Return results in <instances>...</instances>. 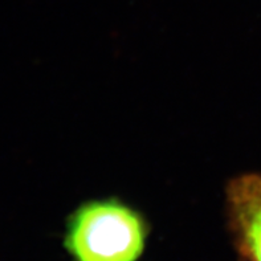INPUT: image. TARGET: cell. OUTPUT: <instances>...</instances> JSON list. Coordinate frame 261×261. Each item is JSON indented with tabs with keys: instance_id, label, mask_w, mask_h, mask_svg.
<instances>
[{
	"instance_id": "obj_2",
	"label": "cell",
	"mask_w": 261,
	"mask_h": 261,
	"mask_svg": "<svg viewBox=\"0 0 261 261\" xmlns=\"http://www.w3.org/2000/svg\"><path fill=\"white\" fill-rule=\"evenodd\" d=\"M224 212L239 261H261V172H244L229 179Z\"/></svg>"
},
{
	"instance_id": "obj_1",
	"label": "cell",
	"mask_w": 261,
	"mask_h": 261,
	"mask_svg": "<svg viewBox=\"0 0 261 261\" xmlns=\"http://www.w3.org/2000/svg\"><path fill=\"white\" fill-rule=\"evenodd\" d=\"M151 225L117 196L90 199L66 218L63 245L70 261H141Z\"/></svg>"
}]
</instances>
